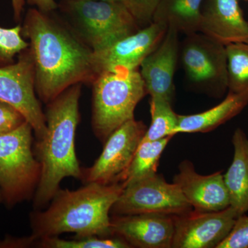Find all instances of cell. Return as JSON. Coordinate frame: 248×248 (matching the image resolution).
<instances>
[{
  "instance_id": "7",
  "label": "cell",
  "mask_w": 248,
  "mask_h": 248,
  "mask_svg": "<svg viewBox=\"0 0 248 248\" xmlns=\"http://www.w3.org/2000/svg\"><path fill=\"white\" fill-rule=\"evenodd\" d=\"M192 210L177 184H170L155 173L125 186L112 205L114 216L155 215H179Z\"/></svg>"
},
{
  "instance_id": "31",
  "label": "cell",
  "mask_w": 248,
  "mask_h": 248,
  "mask_svg": "<svg viewBox=\"0 0 248 248\" xmlns=\"http://www.w3.org/2000/svg\"><path fill=\"white\" fill-rule=\"evenodd\" d=\"M3 202V197L2 193H1V191L0 190V202Z\"/></svg>"
},
{
  "instance_id": "27",
  "label": "cell",
  "mask_w": 248,
  "mask_h": 248,
  "mask_svg": "<svg viewBox=\"0 0 248 248\" xmlns=\"http://www.w3.org/2000/svg\"><path fill=\"white\" fill-rule=\"evenodd\" d=\"M137 11V19L140 25L146 27L153 23L155 9L161 0H133Z\"/></svg>"
},
{
  "instance_id": "8",
  "label": "cell",
  "mask_w": 248,
  "mask_h": 248,
  "mask_svg": "<svg viewBox=\"0 0 248 248\" xmlns=\"http://www.w3.org/2000/svg\"><path fill=\"white\" fill-rule=\"evenodd\" d=\"M181 61L192 84L221 95L228 90V60L225 46L197 32L186 35Z\"/></svg>"
},
{
  "instance_id": "30",
  "label": "cell",
  "mask_w": 248,
  "mask_h": 248,
  "mask_svg": "<svg viewBox=\"0 0 248 248\" xmlns=\"http://www.w3.org/2000/svg\"><path fill=\"white\" fill-rule=\"evenodd\" d=\"M102 1H115V2H119L125 5L137 19L136 7H135V2H134L133 0H102Z\"/></svg>"
},
{
  "instance_id": "16",
  "label": "cell",
  "mask_w": 248,
  "mask_h": 248,
  "mask_svg": "<svg viewBox=\"0 0 248 248\" xmlns=\"http://www.w3.org/2000/svg\"><path fill=\"white\" fill-rule=\"evenodd\" d=\"M199 32L225 46L248 42V22L239 0H204Z\"/></svg>"
},
{
  "instance_id": "18",
  "label": "cell",
  "mask_w": 248,
  "mask_h": 248,
  "mask_svg": "<svg viewBox=\"0 0 248 248\" xmlns=\"http://www.w3.org/2000/svg\"><path fill=\"white\" fill-rule=\"evenodd\" d=\"M248 104L246 98L228 93L224 100L208 110L194 115H178L176 134L212 131L239 114Z\"/></svg>"
},
{
  "instance_id": "9",
  "label": "cell",
  "mask_w": 248,
  "mask_h": 248,
  "mask_svg": "<svg viewBox=\"0 0 248 248\" xmlns=\"http://www.w3.org/2000/svg\"><path fill=\"white\" fill-rule=\"evenodd\" d=\"M36 93L35 69L28 48L16 61L0 67V100L24 116L39 141L46 133V122Z\"/></svg>"
},
{
  "instance_id": "11",
  "label": "cell",
  "mask_w": 248,
  "mask_h": 248,
  "mask_svg": "<svg viewBox=\"0 0 248 248\" xmlns=\"http://www.w3.org/2000/svg\"><path fill=\"white\" fill-rule=\"evenodd\" d=\"M167 29L153 22L107 48L93 51L94 73L97 76L106 72L139 69L142 62L161 43Z\"/></svg>"
},
{
  "instance_id": "12",
  "label": "cell",
  "mask_w": 248,
  "mask_h": 248,
  "mask_svg": "<svg viewBox=\"0 0 248 248\" xmlns=\"http://www.w3.org/2000/svg\"><path fill=\"white\" fill-rule=\"evenodd\" d=\"M173 248H217L234 226L237 214L230 206L221 211L192 210L174 215Z\"/></svg>"
},
{
  "instance_id": "3",
  "label": "cell",
  "mask_w": 248,
  "mask_h": 248,
  "mask_svg": "<svg viewBox=\"0 0 248 248\" xmlns=\"http://www.w3.org/2000/svg\"><path fill=\"white\" fill-rule=\"evenodd\" d=\"M81 90V84L73 85L48 103L46 133L36 146L41 174L33 196L35 210L52 200L65 177L83 179L75 149Z\"/></svg>"
},
{
  "instance_id": "21",
  "label": "cell",
  "mask_w": 248,
  "mask_h": 248,
  "mask_svg": "<svg viewBox=\"0 0 248 248\" xmlns=\"http://www.w3.org/2000/svg\"><path fill=\"white\" fill-rule=\"evenodd\" d=\"M228 93L248 100V42L227 46Z\"/></svg>"
},
{
  "instance_id": "13",
  "label": "cell",
  "mask_w": 248,
  "mask_h": 248,
  "mask_svg": "<svg viewBox=\"0 0 248 248\" xmlns=\"http://www.w3.org/2000/svg\"><path fill=\"white\" fill-rule=\"evenodd\" d=\"M174 217L155 214L114 216L110 219L112 235L124 240L131 248H170Z\"/></svg>"
},
{
  "instance_id": "14",
  "label": "cell",
  "mask_w": 248,
  "mask_h": 248,
  "mask_svg": "<svg viewBox=\"0 0 248 248\" xmlns=\"http://www.w3.org/2000/svg\"><path fill=\"white\" fill-rule=\"evenodd\" d=\"M179 34L173 28H168L161 43L140 66L147 93L151 97L164 98L171 103L174 94V76L180 51Z\"/></svg>"
},
{
  "instance_id": "15",
  "label": "cell",
  "mask_w": 248,
  "mask_h": 248,
  "mask_svg": "<svg viewBox=\"0 0 248 248\" xmlns=\"http://www.w3.org/2000/svg\"><path fill=\"white\" fill-rule=\"evenodd\" d=\"M173 183L180 188L194 210L221 211L230 207V197L221 172L202 175L188 160L182 161Z\"/></svg>"
},
{
  "instance_id": "1",
  "label": "cell",
  "mask_w": 248,
  "mask_h": 248,
  "mask_svg": "<svg viewBox=\"0 0 248 248\" xmlns=\"http://www.w3.org/2000/svg\"><path fill=\"white\" fill-rule=\"evenodd\" d=\"M22 27L23 37L29 40L36 93L44 102L73 85L93 82L97 75L93 50L77 35L36 9L28 11Z\"/></svg>"
},
{
  "instance_id": "4",
  "label": "cell",
  "mask_w": 248,
  "mask_h": 248,
  "mask_svg": "<svg viewBox=\"0 0 248 248\" xmlns=\"http://www.w3.org/2000/svg\"><path fill=\"white\" fill-rule=\"evenodd\" d=\"M92 84L93 131L105 142L121 125L135 119V108L148 93L139 69L101 73Z\"/></svg>"
},
{
  "instance_id": "28",
  "label": "cell",
  "mask_w": 248,
  "mask_h": 248,
  "mask_svg": "<svg viewBox=\"0 0 248 248\" xmlns=\"http://www.w3.org/2000/svg\"><path fill=\"white\" fill-rule=\"evenodd\" d=\"M29 4L37 6L39 10L45 13L50 12L58 7L55 0H27Z\"/></svg>"
},
{
  "instance_id": "17",
  "label": "cell",
  "mask_w": 248,
  "mask_h": 248,
  "mask_svg": "<svg viewBox=\"0 0 248 248\" xmlns=\"http://www.w3.org/2000/svg\"><path fill=\"white\" fill-rule=\"evenodd\" d=\"M232 142L234 156L223 179L229 195L230 206L239 217L248 211V138L242 129L237 128Z\"/></svg>"
},
{
  "instance_id": "22",
  "label": "cell",
  "mask_w": 248,
  "mask_h": 248,
  "mask_svg": "<svg viewBox=\"0 0 248 248\" xmlns=\"http://www.w3.org/2000/svg\"><path fill=\"white\" fill-rule=\"evenodd\" d=\"M150 106L151 124L142 141H156L177 135L178 115L173 110L172 103L164 98L155 97H151Z\"/></svg>"
},
{
  "instance_id": "20",
  "label": "cell",
  "mask_w": 248,
  "mask_h": 248,
  "mask_svg": "<svg viewBox=\"0 0 248 248\" xmlns=\"http://www.w3.org/2000/svg\"><path fill=\"white\" fill-rule=\"evenodd\" d=\"M172 138L167 137L153 141L141 140L131 164L121 180L124 187L156 173L161 155Z\"/></svg>"
},
{
  "instance_id": "29",
  "label": "cell",
  "mask_w": 248,
  "mask_h": 248,
  "mask_svg": "<svg viewBox=\"0 0 248 248\" xmlns=\"http://www.w3.org/2000/svg\"><path fill=\"white\" fill-rule=\"evenodd\" d=\"M11 2H12L13 9H14L15 20H19L24 11L25 0H11Z\"/></svg>"
},
{
  "instance_id": "2",
  "label": "cell",
  "mask_w": 248,
  "mask_h": 248,
  "mask_svg": "<svg viewBox=\"0 0 248 248\" xmlns=\"http://www.w3.org/2000/svg\"><path fill=\"white\" fill-rule=\"evenodd\" d=\"M124 188L122 183L93 182L78 190L59 189L48 208L31 213V238L35 243L65 232L77 237L112 236L109 214Z\"/></svg>"
},
{
  "instance_id": "10",
  "label": "cell",
  "mask_w": 248,
  "mask_h": 248,
  "mask_svg": "<svg viewBox=\"0 0 248 248\" xmlns=\"http://www.w3.org/2000/svg\"><path fill=\"white\" fill-rule=\"evenodd\" d=\"M146 130V125L135 119L121 125L108 138L102 154L82 179L86 183H120Z\"/></svg>"
},
{
  "instance_id": "24",
  "label": "cell",
  "mask_w": 248,
  "mask_h": 248,
  "mask_svg": "<svg viewBox=\"0 0 248 248\" xmlns=\"http://www.w3.org/2000/svg\"><path fill=\"white\" fill-rule=\"evenodd\" d=\"M22 27H0V67L16 61V56L29 48V43L22 35Z\"/></svg>"
},
{
  "instance_id": "26",
  "label": "cell",
  "mask_w": 248,
  "mask_h": 248,
  "mask_svg": "<svg viewBox=\"0 0 248 248\" xmlns=\"http://www.w3.org/2000/svg\"><path fill=\"white\" fill-rule=\"evenodd\" d=\"M27 122L17 109L0 100V135L14 131Z\"/></svg>"
},
{
  "instance_id": "19",
  "label": "cell",
  "mask_w": 248,
  "mask_h": 248,
  "mask_svg": "<svg viewBox=\"0 0 248 248\" xmlns=\"http://www.w3.org/2000/svg\"><path fill=\"white\" fill-rule=\"evenodd\" d=\"M203 1L161 0L153 14V22L172 27L186 35L199 32Z\"/></svg>"
},
{
  "instance_id": "5",
  "label": "cell",
  "mask_w": 248,
  "mask_h": 248,
  "mask_svg": "<svg viewBox=\"0 0 248 248\" xmlns=\"http://www.w3.org/2000/svg\"><path fill=\"white\" fill-rule=\"evenodd\" d=\"M29 122L0 135V190L8 207L33 197L40 179V162L32 152Z\"/></svg>"
},
{
  "instance_id": "6",
  "label": "cell",
  "mask_w": 248,
  "mask_h": 248,
  "mask_svg": "<svg viewBox=\"0 0 248 248\" xmlns=\"http://www.w3.org/2000/svg\"><path fill=\"white\" fill-rule=\"evenodd\" d=\"M64 6L74 19L83 42L93 51L107 48L141 29L136 17L121 3L66 0Z\"/></svg>"
},
{
  "instance_id": "25",
  "label": "cell",
  "mask_w": 248,
  "mask_h": 248,
  "mask_svg": "<svg viewBox=\"0 0 248 248\" xmlns=\"http://www.w3.org/2000/svg\"><path fill=\"white\" fill-rule=\"evenodd\" d=\"M217 248H248V216L236 218L231 232Z\"/></svg>"
},
{
  "instance_id": "23",
  "label": "cell",
  "mask_w": 248,
  "mask_h": 248,
  "mask_svg": "<svg viewBox=\"0 0 248 248\" xmlns=\"http://www.w3.org/2000/svg\"><path fill=\"white\" fill-rule=\"evenodd\" d=\"M40 247L45 248H128V243L120 237L108 239L99 236L77 237L75 239L65 240L58 236L38 239Z\"/></svg>"
},
{
  "instance_id": "32",
  "label": "cell",
  "mask_w": 248,
  "mask_h": 248,
  "mask_svg": "<svg viewBox=\"0 0 248 248\" xmlns=\"http://www.w3.org/2000/svg\"><path fill=\"white\" fill-rule=\"evenodd\" d=\"M244 1H248V0H244Z\"/></svg>"
}]
</instances>
